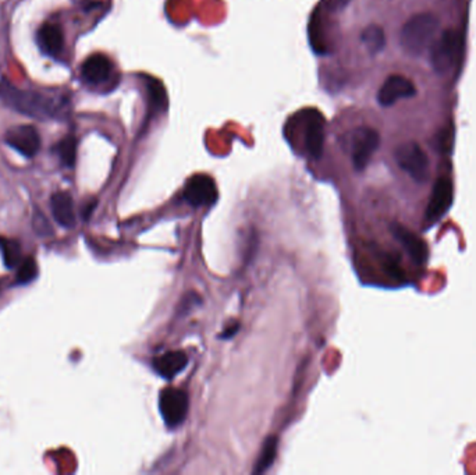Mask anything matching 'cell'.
Wrapping results in <instances>:
<instances>
[{
  "label": "cell",
  "mask_w": 476,
  "mask_h": 475,
  "mask_svg": "<svg viewBox=\"0 0 476 475\" xmlns=\"http://www.w3.org/2000/svg\"><path fill=\"white\" fill-rule=\"evenodd\" d=\"M184 200L194 206H210L217 200V189L212 177L206 175L193 176L184 189Z\"/></svg>",
  "instance_id": "cell-7"
},
{
  "label": "cell",
  "mask_w": 476,
  "mask_h": 475,
  "mask_svg": "<svg viewBox=\"0 0 476 475\" xmlns=\"http://www.w3.org/2000/svg\"><path fill=\"white\" fill-rule=\"evenodd\" d=\"M323 1L326 7L332 11H339L349 3V0H323Z\"/></svg>",
  "instance_id": "cell-23"
},
{
  "label": "cell",
  "mask_w": 476,
  "mask_h": 475,
  "mask_svg": "<svg viewBox=\"0 0 476 475\" xmlns=\"http://www.w3.org/2000/svg\"><path fill=\"white\" fill-rule=\"evenodd\" d=\"M51 209L55 220L63 227H72L75 224L74 203L67 191H58L51 198Z\"/></svg>",
  "instance_id": "cell-16"
},
{
  "label": "cell",
  "mask_w": 476,
  "mask_h": 475,
  "mask_svg": "<svg viewBox=\"0 0 476 475\" xmlns=\"http://www.w3.org/2000/svg\"><path fill=\"white\" fill-rule=\"evenodd\" d=\"M453 183L446 177L439 179L433 187L430 201L427 204L426 219L433 223L437 222L450 209L453 204Z\"/></svg>",
  "instance_id": "cell-10"
},
{
  "label": "cell",
  "mask_w": 476,
  "mask_h": 475,
  "mask_svg": "<svg viewBox=\"0 0 476 475\" xmlns=\"http://www.w3.org/2000/svg\"><path fill=\"white\" fill-rule=\"evenodd\" d=\"M32 224H34V229L37 230V233L39 236H49V234H52V227H51L49 222L46 220V217L42 213L37 212L34 215Z\"/></svg>",
  "instance_id": "cell-22"
},
{
  "label": "cell",
  "mask_w": 476,
  "mask_h": 475,
  "mask_svg": "<svg viewBox=\"0 0 476 475\" xmlns=\"http://www.w3.org/2000/svg\"><path fill=\"white\" fill-rule=\"evenodd\" d=\"M188 364V355L181 351H167L162 355H157L152 361L153 369L165 379L176 378Z\"/></svg>",
  "instance_id": "cell-12"
},
{
  "label": "cell",
  "mask_w": 476,
  "mask_h": 475,
  "mask_svg": "<svg viewBox=\"0 0 476 475\" xmlns=\"http://www.w3.org/2000/svg\"><path fill=\"white\" fill-rule=\"evenodd\" d=\"M362 44L369 51L371 55H376L385 49L386 45V37L385 31L379 25H369L364 30L361 35Z\"/></svg>",
  "instance_id": "cell-17"
},
{
  "label": "cell",
  "mask_w": 476,
  "mask_h": 475,
  "mask_svg": "<svg viewBox=\"0 0 476 475\" xmlns=\"http://www.w3.org/2000/svg\"><path fill=\"white\" fill-rule=\"evenodd\" d=\"M393 236L399 240V243L403 244V247L407 250L411 260L418 264V265H423L427 261L429 257V250L426 243L413 232L409 230L407 227H404L400 223H392L390 226Z\"/></svg>",
  "instance_id": "cell-11"
},
{
  "label": "cell",
  "mask_w": 476,
  "mask_h": 475,
  "mask_svg": "<svg viewBox=\"0 0 476 475\" xmlns=\"http://www.w3.org/2000/svg\"><path fill=\"white\" fill-rule=\"evenodd\" d=\"M0 251L7 268H15L21 261V244L17 240L0 237Z\"/></svg>",
  "instance_id": "cell-19"
},
{
  "label": "cell",
  "mask_w": 476,
  "mask_h": 475,
  "mask_svg": "<svg viewBox=\"0 0 476 475\" xmlns=\"http://www.w3.org/2000/svg\"><path fill=\"white\" fill-rule=\"evenodd\" d=\"M7 145L27 158H32L41 148V137L34 126H15L4 137Z\"/></svg>",
  "instance_id": "cell-8"
},
{
  "label": "cell",
  "mask_w": 476,
  "mask_h": 475,
  "mask_svg": "<svg viewBox=\"0 0 476 475\" xmlns=\"http://www.w3.org/2000/svg\"><path fill=\"white\" fill-rule=\"evenodd\" d=\"M55 152L60 158L62 163L67 167H72L77 159V139L74 137H65L55 145Z\"/></svg>",
  "instance_id": "cell-20"
},
{
  "label": "cell",
  "mask_w": 476,
  "mask_h": 475,
  "mask_svg": "<svg viewBox=\"0 0 476 475\" xmlns=\"http://www.w3.org/2000/svg\"><path fill=\"white\" fill-rule=\"evenodd\" d=\"M277 445H278V439L276 436H269L264 446H262V452L261 456L255 464L254 469V474H264L265 471H268L274 463L276 455H277Z\"/></svg>",
  "instance_id": "cell-18"
},
{
  "label": "cell",
  "mask_w": 476,
  "mask_h": 475,
  "mask_svg": "<svg viewBox=\"0 0 476 475\" xmlns=\"http://www.w3.org/2000/svg\"><path fill=\"white\" fill-rule=\"evenodd\" d=\"M416 92L413 82L403 75H392L380 87L378 102L382 106H393L401 99L413 96Z\"/></svg>",
  "instance_id": "cell-9"
},
{
  "label": "cell",
  "mask_w": 476,
  "mask_h": 475,
  "mask_svg": "<svg viewBox=\"0 0 476 475\" xmlns=\"http://www.w3.org/2000/svg\"><path fill=\"white\" fill-rule=\"evenodd\" d=\"M439 27V20L430 13H418L412 15L400 34L403 51L413 58L425 55L437 38Z\"/></svg>",
  "instance_id": "cell-2"
},
{
  "label": "cell",
  "mask_w": 476,
  "mask_h": 475,
  "mask_svg": "<svg viewBox=\"0 0 476 475\" xmlns=\"http://www.w3.org/2000/svg\"><path fill=\"white\" fill-rule=\"evenodd\" d=\"M82 77L91 84L105 82L112 74V62L103 55L89 56L81 68Z\"/></svg>",
  "instance_id": "cell-14"
},
{
  "label": "cell",
  "mask_w": 476,
  "mask_h": 475,
  "mask_svg": "<svg viewBox=\"0 0 476 475\" xmlns=\"http://www.w3.org/2000/svg\"><path fill=\"white\" fill-rule=\"evenodd\" d=\"M325 126L319 115H312L305 133V148L314 159H319L323 153Z\"/></svg>",
  "instance_id": "cell-15"
},
{
  "label": "cell",
  "mask_w": 476,
  "mask_h": 475,
  "mask_svg": "<svg viewBox=\"0 0 476 475\" xmlns=\"http://www.w3.org/2000/svg\"><path fill=\"white\" fill-rule=\"evenodd\" d=\"M38 276V265L37 261L32 257L25 258L17 272V283L18 284H28L32 280H35Z\"/></svg>",
  "instance_id": "cell-21"
},
{
  "label": "cell",
  "mask_w": 476,
  "mask_h": 475,
  "mask_svg": "<svg viewBox=\"0 0 476 475\" xmlns=\"http://www.w3.org/2000/svg\"><path fill=\"white\" fill-rule=\"evenodd\" d=\"M95 205H96V201H92V203H89V204L84 206V209H82V216H84L85 220H88V217L91 216V212L94 210Z\"/></svg>",
  "instance_id": "cell-25"
},
{
  "label": "cell",
  "mask_w": 476,
  "mask_h": 475,
  "mask_svg": "<svg viewBox=\"0 0 476 475\" xmlns=\"http://www.w3.org/2000/svg\"><path fill=\"white\" fill-rule=\"evenodd\" d=\"M461 46L463 41L457 31L447 30L439 35L429 49L430 65L433 70L440 75L449 74L457 65L461 55Z\"/></svg>",
  "instance_id": "cell-3"
},
{
  "label": "cell",
  "mask_w": 476,
  "mask_h": 475,
  "mask_svg": "<svg viewBox=\"0 0 476 475\" xmlns=\"http://www.w3.org/2000/svg\"><path fill=\"white\" fill-rule=\"evenodd\" d=\"M160 414L169 428L181 425L188 412V396L184 391L177 388H166L159 399Z\"/></svg>",
  "instance_id": "cell-6"
},
{
  "label": "cell",
  "mask_w": 476,
  "mask_h": 475,
  "mask_svg": "<svg viewBox=\"0 0 476 475\" xmlns=\"http://www.w3.org/2000/svg\"><path fill=\"white\" fill-rule=\"evenodd\" d=\"M397 165L415 182L423 183L429 177V159L425 151L416 142H406L397 146L394 152Z\"/></svg>",
  "instance_id": "cell-5"
},
{
  "label": "cell",
  "mask_w": 476,
  "mask_h": 475,
  "mask_svg": "<svg viewBox=\"0 0 476 475\" xmlns=\"http://www.w3.org/2000/svg\"><path fill=\"white\" fill-rule=\"evenodd\" d=\"M0 99L8 108L38 120H58L66 115L67 108V101L60 94L20 89L7 80L0 81Z\"/></svg>",
  "instance_id": "cell-1"
},
{
  "label": "cell",
  "mask_w": 476,
  "mask_h": 475,
  "mask_svg": "<svg viewBox=\"0 0 476 475\" xmlns=\"http://www.w3.org/2000/svg\"><path fill=\"white\" fill-rule=\"evenodd\" d=\"M345 141L347 146L349 148L354 167L361 172L368 166L371 158L379 148L380 136L375 129L361 126L349 132L345 136Z\"/></svg>",
  "instance_id": "cell-4"
},
{
  "label": "cell",
  "mask_w": 476,
  "mask_h": 475,
  "mask_svg": "<svg viewBox=\"0 0 476 475\" xmlns=\"http://www.w3.org/2000/svg\"><path fill=\"white\" fill-rule=\"evenodd\" d=\"M41 51L49 56H58L65 46V35L58 24H45L37 35Z\"/></svg>",
  "instance_id": "cell-13"
},
{
  "label": "cell",
  "mask_w": 476,
  "mask_h": 475,
  "mask_svg": "<svg viewBox=\"0 0 476 475\" xmlns=\"http://www.w3.org/2000/svg\"><path fill=\"white\" fill-rule=\"evenodd\" d=\"M238 329H240V324L234 322V324L229 325V327L223 331V334L220 335V338H221V339H231V338L238 332Z\"/></svg>",
  "instance_id": "cell-24"
}]
</instances>
